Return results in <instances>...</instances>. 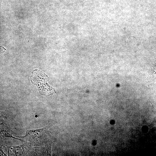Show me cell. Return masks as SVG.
<instances>
[{
  "instance_id": "6da1fadb",
  "label": "cell",
  "mask_w": 156,
  "mask_h": 156,
  "mask_svg": "<svg viewBox=\"0 0 156 156\" xmlns=\"http://www.w3.org/2000/svg\"><path fill=\"white\" fill-rule=\"evenodd\" d=\"M48 77L40 70L34 71L31 76V81L36 85L40 94L42 95H51L55 92V90L49 86L47 82Z\"/></svg>"
}]
</instances>
